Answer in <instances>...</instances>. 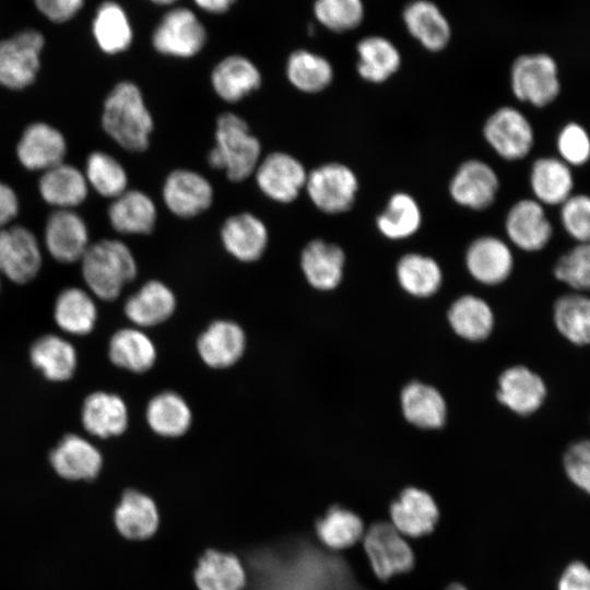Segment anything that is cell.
<instances>
[{
	"label": "cell",
	"mask_w": 590,
	"mask_h": 590,
	"mask_svg": "<svg viewBox=\"0 0 590 590\" xmlns=\"http://www.w3.org/2000/svg\"><path fill=\"white\" fill-rule=\"evenodd\" d=\"M102 127L126 151L138 153L149 148L154 120L135 83L122 81L111 88L104 101Z\"/></svg>",
	"instance_id": "cell-1"
},
{
	"label": "cell",
	"mask_w": 590,
	"mask_h": 590,
	"mask_svg": "<svg viewBox=\"0 0 590 590\" xmlns=\"http://www.w3.org/2000/svg\"><path fill=\"white\" fill-rule=\"evenodd\" d=\"M81 262L82 279L96 298L111 302L138 274V264L130 247L116 238L92 243Z\"/></svg>",
	"instance_id": "cell-2"
},
{
	"label": "cell",
	"mask_w": 590,
	"mask_h": 590,
	"mask_svg": "<svg viewBox=\"0 0 590 590\" xmlns=\"http://www.w3.org/2000/svg\"><path fill=\"white\" fill-rule=\"evenodd\" d=\"M214 146L208 164L224 172L228 180L240 182L253 175L261 160V143L246 120L234 113L220 115L215 122Z\"/></svg>",
	"instance_id": "cell-3"
},
{
	"label": "cell",
	"mask_w": 590,
	"mask_h": 590,
	"mask_svg": "<svg viewBox=\"0 0 590 590\" xmlns=\"http://www.w3.org/2000/svg\"><path fill=\"white\" fill-rule=\"evenodd\" d=\"M510 88L521 103L535 108L551 105L562 90L555 59L543 52L519 56L510 68Z\"/></svg>",
	"instance_id": "cell-4"
},
{
	"label": "cell",
	"mask_w": 590,
	"mask_h": 590,
	"mask_svg": "<svg viewBox=\"0 0 590 590\" xmlns=\"http://www.w3.org/2000/svg\"><path fill=\"white\" fill-rule=\"evenodd\" d=\"M320 212L342 214L355 204L359 190L356 173L340 162L324 163L307 174L304 189Z\"/></svg>",
	"instance_id": "cell-5"
},
{
	"label": "cell",
	"mask_w": 590,
	"mask_h": 590,
	"mask_svg": "<svg viewBox=\"0 0 590 590\" xmlns=\"http://www.w3.org/2000/svg\"><path fill=\"white\" fill-rule=\"evenodd\" d=\"M482 134L492 151L507 162L526 158L535 143V132L530 119L511 105L495 109L486 118Z\"/></svg>",
	"instance_id": "cell-6"
},
{
	"label": "cell",
	"mask_w": 590,
	"mask_h": 590,
	"mask_svg": "<svg viewBox=\"0 0 590 590\" xmlns=\"http://www.w3.org/2000/svg\"><path fill=\"white\" fill-rule=\"evenodd\" d=\"M45 38L36 30H24L0 42V85L23 90L36 80Z\"/></svg>",
	"instance_id": "cell-7"
},
{
	"label": "cell",
	"mask_w": 590,
	"mask_h": 590,
	"mask_svg": "<svg viewBox=\"0 0 590 590\" xmlns=\"http://www.w3.org/2000/svg\"><path fill=\"white\" fill-rule=\"evenodd\" d=\"M363 544L374 574L380 580L408 573L414 554L404 536L390 522H376L364 532Z\"/></svg>",
	"instance_id": "cell-8"
},
{
	"label": "cell",
	"mask_w": 590,
	"mask_h": 590,
	"mask_svg": "<svg viewBox=\"0 0 590 590\" xmlns=\"http://www.w3.org/2000/svg\"><path fill=\"white\" fill-rule=\"evenodd\" d=\"M499 188L500 180L496 169L480 158L463 161L448 184L451 200L471 211L491 208L497 199Z\"/></svg>",
	"instance_id": "cell-9"
},
{
	"label": "cell",
	"mask_w": 590,
	"mask_h": 590,
	"mask_svg": "<svg viewBox=\"0 0 590 590\" xmlns=\"http://www.w3.org/2000/svg\"><path fill=\"white\" fill-rule=\"evenodd\" d=\"M42 264L40 245L33 231L17 224L0 228V276L26 284L37 276Z\"/></svg>",
	"instance_id": "cell-10"
},
{
	"label": "cell",
	"mask_w": 590,
	"mask_h": 590,
	"mask_svg": "<svg viewBox=\"0 0 590 590\" xmlns=\"http://www.w3.org/2000/svg\"><path fill=\"white\" fill-rule=\"evenodd\" d=\"M206 43V31L191 10L175 8L160 21L152 36L157 52L175 58H191Z\"/></svg>",
	"instance_id": "cell-11"
},
{
	"label": "cell",
	"mask_w": 590,
	"mask_h": 590,
	"mask_svg": "<svg viewBox=\"0 0 590 590\" xmlns=\"http://www.w3.org/2000/svg\"><path fill=\"white\" fill-rule=\"evenodd\" d=\"M504 229L510 246L524 252L543 250L554 232L546 208L533 198H523L510 205Z\"/></svg>",
	"instance_id": "cell-12"
},
{
	"label": "cell",
	"mask_w": 590,
	"mask_h": 590,
	"mask_svg": "<svg viewBox=\"0 0 590 590\" xmlns=\"http://www.w3.org/2000/svg\"><path fill=\"white\" fill-rule=\"evenodd\" d=\"M307 170L304 164L286 152H271L258 163L253 175L259 190L270 200L286 204L305 189Z\"/></svg>",
	"instance_id": "cell-13"
},
{
	"label": "cell",
	"mask_w": 590,
	"mask_h": 590,
	"mask_svg": "<svg viewBox=\"0 0 590 590\" xmlns=\"http://www.w3.org/2000/svg\"><path fill=\"white\" fill-rule=\"evenodd\" d=\"M464 266L470 276L477 283L486 286L499 285L514 271V249L499 236L481 235L468 245Z\"/></svg>",
	"instance_id": "cell-14"
},
{
	"label": "cell",
	"mask_w": 590,
	"mask_h": 590,
	"mask_svg": "<svg viewBox=\"0 0 590 590\" xmlns=\"http://www.w3.org/2000/svg\"><path fill=\"white\" fill-rule=\"evenodd\" d=\"M167 210L180 219H192L205 212L213 203L214 189L202 174L187 168L170 172L162 187Z\"/></svg>",
	"instance_id": "cell-15"
},
{
	"label": "cell",
	"mask_w": 590,
	"mask_h": 590,
	"mask_svg": "<svg viewBox=\"0 0 590 590\" xmlns=\"http://www.w3.org/2000/svg\"><path fill=\"white\" fill-rule=\"evenodd\" d=\"M111 520L116 532L130 542L151 540L161 527L155 500L137 488H127L121 493L113 508Z\"/></svg>",
	"instance_id": "cell-16"
},
{
	"label": "cell",
	"mask_w": 590,
	"mask_h": 590,
	"mask_svg": "<svg viewBox=\"0 0 590 590\" xmlns=\"http://www.w3.org/2000/svg\"><path fill=\"white\" fill-rule=\"evenodd\" d=\"M44 245L60 263L80 261L91 245L86 222L74 210L56 209L45 223Z\"/></svg>",
	"instance_id": "cell-17"
},
{
	"label": "cell",
	"mask_w": 590,
	"mask_h": 590,
	"mask_svg": "<svg viewBox=\"0 0 590 590\" xmlns=\"http://www.w3.org/2000/svg\"><path fill=\"white\" fill-rule=\"evenodd\" d=\"M49 463L60 479L88 483L99 476L104 459L90 440L76 434H67L51 449Z\"/></svg>",
	"instance_id": "cell-18"
},
{
	"label": "cell",
	"mask_w": 590,
	"mask_h": 590,
	"mask_svg": "<svg viewBox=\"0 0 590 590\" xmlns=\"http://www.w3.org/2000/svg\"><path fill=\"white\" fill-rule=\"evenodd\" d=\"M547 387L544 379L524 365L504 369L497 379L498 402L520 416L535 413L544 403Z\"/></svg>",
	"instance_id": "cell-19"
},
{
	"label": "cell",
	"mask_w": 590,
	"mask_h": 590,
	"mask_svg": "<svg viewBox=\"0 0 590 590\" xmlns=\"http://www.w3.org/2000/svg\"><path fill=\"white\" fill-rule=\"evenodd\" d=\"M68 144L63 133L56 127L36 121L22 132L16 144L20 164L31 172H45L64 162Z\"/></svg>",
	"instance_id": "cell-20"
},
{
	"label": "cell",
	"mask_w": 590,
	"mask_h": 590,
	"mask_svg": "<svg viewBox=\"0 0 590 590\" xmlns=\"http://www.w3.org/2000/svg\"><path fill=\"white\" fill-rule=\"evenodd\" d=\"M220 237L224 249L236 260L253 262L262 257L268 247L269 231L256 214L240 212L223 222Z\"/></svg>",
	"instance_id": "cell-21"
},
{
	"label": "cell",
	"mask_w": 590,
	"mask_h": 590,
	"mask_svg": "<svg viewBox=\"0 0 590 590\" xmlns=\"http://www.w3.org/2000/svg\"><path fill=\"white\" fill-rule=\"evenodd\" d=\"M390 523L403 536L420 538L434 530L439 510L429 493L409 486L390 505Z\"/></svg>",
	"instance_id": "cell-22"
},
{
	"label": "cell",
	"mask_w": 590,
	"mask_h": 590,
	"mask_svg": "<svg viewBox=\"0 0 590 590\" xmlns=\"http://www.w3.org/2000/svg\"><path fill=\"white\" fill-rule=\"evenodd\" d=\"M346 256L341 246L321 238L308 241L300 252V269L308 284L332 291L343 280Z\"/></svg>",
	"instance_id": "cell-23"
},
{
	"label": "cell",
	"mask_w": 590,
	"mask_h": 590,
	"mask_svg": "<svg viewBox=\"0 0 590 590\" xmlns=\"http://www.w3.org/2000/svg\"><path fill=\"white\" fill-rule=\"evenodd\" d=\"M574 168L557 156H540L529 173L532 197L543 206H559L574 193Z\"/></svg>",
	"instance_id": "cell-24"
},
{
	"label": "cell",
	"mask_w": 590,
	"mask_h": 590,
	"mask_svg": "<svg viewBox=\"0 0 590 590\" xmlns=\"http://www.w3.org/2000/svg\"><path fill=\"white\" fill-rule=\"evenodd\" d=\"M404 420L421 429H439L447 421V402L433 385L412 380L400 392Z\"/></svg>",
	"instance_id": "cell-25"
},
{
	"label": "cell",
	"mask_w": 590,
	"mask_h": 590,
	"mask_svg": "<svg viewBox=\"0 0 590 590\" xmlns=\"http://www.w3.org/2000/svg\"><path fill=\"white\" fill-rule=\"evenodd\" d=\"M81 421L85 430L95 437H117L128 427V408L123 399L116 393L94 391L83 401Z\"/></svg>",
	"instance_id": "cell-26"
},
{
	"label": "cell",
	"mask_w": 590,
	"mask_h": 590,
	"mask_svg": "<svg viewBox=\"0 0 590 590\" xmlns=\"http://www.w3.org/2000/svg\"><path fill=\"white\" fill-rule=\"evenodd\" d=\"M210 81L214 93L222 101L234 104L259 90L262 75L247 57L231 55L214 66Z\"/></svg>",
	"instance_id": "cell-27"
},
{
	"label": "cell",
	"mask_w": 590,
	"mask_h": 590,
	"mask_svg": "<svg viewBox=\"0 0 590 590\" xmlns=\"http://www.w3.org/2000/svg\"><path fill=\"white\" fill-rule=\"evenodd\" d=\"M110 226L123 235L151 234L157 221V208L142 190L127 189L111 199L107 210Z\"/></svg>",
	"instance_id": "cell-28"
},
{
	"label": "cell",
	"mask_w": 590,
	"mask_h": 590,
	"mask_svg": "<svg viewBox=\"0 0 590 590\" xmlns=\"http://www.w3.org/2000/svg\"><path fill=\"white\" fill-rule=\"evenodd\" d=\"M193 581L197 590H245L247 573L235 554L209 548L198 558Z\"/></svg>",
	"instance_id": "cell-29"
},
{
	"label": "cell",
	"mask_w": 590,
	"mask_h": 590,
	"mask_svg": "<svg viewBox=\"0 0 590 590\" xmlns=\"http://www.w3.org/2000/svg\"><path fill=\"white\" fill-rule=\"evenodd\" d=\"M88 188L84 173L66 162L43 172L38 180L42 199L56 209L79 206L86 200Z\"/></svg>",
	"instance_id": "cell-30"
},
{
	"label": "cell",
	"mask_w": 590,
	"mask_h": 590,
	"mask_svg": "<svg viewBox=\"0 0 590 590\" xmlns=\"http://www.w3.org/2000/svg\"><path fill=\"white\" fill-rule=\"evenodd\" d=\"M246 338L243 329L229 320H216L201 333L197 349L202 361L212 368L234 365L243 355Z\"/></svg>",
	"instance_id": "cell-31"
},
{
	"label": "cell",
	"mask_w": 590,
	"mask_h": 590,
	"mask_svg": "<svg viewBox=\"0 0 590 590\" xmlns=\"http://www.w3.org/2000/svg\"><path fill=\"white\" fill-rule=\"evenodd\" d=\"M176 308L173 291L163 282L150 280L132 295L123 305L127 318L138 327L157 326L167 320Z\"/></svg>",
	"instance_id": "cell-32"
},
{
	"label": "cell",
	"mask_w": 590,
	"mask_h": 590,
	"mask_svg": "<svg viewBox=\"0 0 590 590\" xmlns=\"http://www.w3.org/2000/svg\"><path fill=\"white\" fill-rule=\"evenodd\" d=\"M30 361L47 380L62 382L74 375L78 354L75 347L67 339L47 333L32 343Z\"/></svg>",
	"instance_id": "cell-33"
},
{
	"label": "cell",
	"mask_w": 590,
	"mask_h": 590,
	"mask_svg": "<svg viewBox=\"0 0 590 590\" xmlns=\"http://www.w3.org/2000/svg\"><path fill=\"white\" fill-rule=\"evenodd\" d=\"M394 271L399 286L414 298L432 297L442 286V268L434 257L426 253L411 251L402 255Z\"/></svg>",
	"instance_id": "cell-34"
},
{
	"label": "cell",
	"mask_w": 590,
	"mask_h": 590,
	"mask_svg": "<svg viewBox=\"0 0 590 590\" xmlns=\"http://www.w3.org/2000/svg\"><path fill=\"white\" fill-rule=\"evenodd\" d=\"M423 212L416 198L406 191H396L377 214L375 225L386 239L401 241L413 237L422 227Z\"/></svg>",
	"instance_id": "cell-35"
},
{
	"label": "cell",
	"mask_w": 590,
	"mask_h": 590,
	"mask_svg": "<svg viewBox=\"0 0 590 590\" xmlns=\"http://www.w3.org/2000/svg\"><path fill=\"white\" fill-rule=\"evenodd\" d=\"M451 330L461 339L480 342L487 339L495 324L491 305L474 294H463L456 298L447 311Z\"/></svg>",
	"instance_id": "cell-36"
},
{
	"label": "cell",
	"mask_w": 590,
	"mask_h": 590,
	"mask_svg": "<svg viewBox=\"0 0 590 590\" xmlns=\"http://www.w3.org/2000/svg\"><path fill=\"white\" fill-rule=\"evenodd\" d=\"M409 33L427 50H442L451 37L448 20L439 8L428 0H415L403 11Z\"/></svg>",
	"instance_id": "cell-37"
},
{
	"label": "cell",
	"mask_w": 590,
	"mask_h": 590,
	"mask_svg": "<svg viewBox=\"0 0 590 590\" xmlns=\"http://www.w3.org/2000/svg\"><path fill=\"white\" fill-rule=\"evenodd\" d=\"M97 306L94 296L78 286L63 288L54 304V320L66 333L86 335L91 333L97 321Z\"/></svg>",
	"instance_id": "cell-38"
},
{
	"label": "cell",
	"mask_w": 590,
	"mask_h": 590,
	"mask_svg": "<svg viewBox=\"0 0 590 590\" xmlns=\"http://www.w3.org/2000/svg\"><path fill=\"white\" fill-rule=\"evenodd\" d=\"M356 71L366 82L381 84L394 75L401 67V54L397 46L382 36H367L357 46Z\"/></svg>",
	"instance_id": "cell-39"
},
{
	"label": "cell",
	"mask_w": 590,
	"mask_h": 590,
	"mask_svg": "<svg viewBox=\"0 0 590 590\" xmlns=\"http://www.w3.org/2000/svg\"><path fill=\"white\" fill-rule=\"evenodd\" d=\"M110 362L132 373H144L152 368L156 359L153 341L138 328L117 330L108 343Z\"/></svg>",
	"instance_id": "cell-40"
},
{
	"label": "cell",
	"mask_w": 590,
	"mask_h": 590,
	"mask_svg": "<svg viewBox=\"0 0 590 590\" xmlns=\"http://www.w3.org/2000/svg\"><path fill=\"white\" fill-rule=\"evenodd\" d=\"M145 418L151 429L157 435L179 437L189 429L192 414L182 397L165 391L149 401Z\"/></svg>",
	"instance_id": "cell-41"
},
{
	"label": "cell",
	"mask_w": 590,
	"mask_h": 590,
	"mask_svg": "<svg viewBox=\"0 0 590 590\" xmlns=\"http://www.w3.org/2000/svg\"><path fill=\"white\" fill-rule=\"evenodd\" d=\"M92 31L97 46L107 55H117L127 50L133 39L132 27L126 11L113 1L104 2L98 7Z\"/></svg>",
	"instance_id": "cell-42"
},
{
	"label": "cell",
	"mask_w": 590,
	"mask_h": 590,
	"mask_svg": "<svg viewBox=\"0 0 590 590\" xmlns=\"http://www.w3.org/2000/svg\"><path fill=\"white\" fill-rule=\"evenodd\" d=\"M553 321L559 334L571 344L585 346L590 341V300L579 292L559 296L553 306Z\"/></svg>",
	"instance_id": "cell-43"
},
{
	"label": "cell",
	"mask_w": 590,
	"mask_h": 590,
	"mask_svg": "<svg viewBox=\"0 0 590 590\" xmlns=\"http://www.w3.org/2000/svg\"><path fill=\"white\" fill-rule=\"evenodd\" d=\"M286 78L298 91L307 94L320 93L333 80V68L324 57L305 50L293 51L286 61Z\"/></svg>",
	"instance_id": "cell-44"
},
{
	"label": "cell",
	"mask_w": 590,
	"mask_h": 590,
	"mask_svg": "<svg viewBox=\"0 0 590 590\" xmlns=\"http://www.w3.org/2000/svg\"><path fill=\"white\" fill-rule=\"evenodd\" d=\"M319 541L332 551L349 548L363 539V520L353 511L333 506L315 524Z\"/></svg>",
	"instance_id": "cell-45"
},
{
	"label": "cell",
	"mask_w": 590,
	"mask_h": 590,
	"mask_svg": "<svg viewBox=\"0 0 590 590\" xmlns=\"http://www.w3.org/2000/svg\"><path fill=\"white\" fill-rule=\"evenodd\" d=\"M83 173L88 187L104 198L114 199L128 189L129 179L126 168L107 152H91Z\"/></svg>",
	"instance_id": "cell-46"
},
{
	"label": "cell",
	"mask_w": 590,
	"mask_h": 590,
	"mask_svg": "<svg viewBox=\"0 0 590 590\" xmlns=\"http://www.w3.org/2000/svg\"><path fill=\"white\" fill-rule=\"evenodd\" d=\"M553 275L573 292L587 291L590 286L589 244H576L563 253L553 267Z\"/></svg>",
	"instance_id": "cell-47"
},
{
	"label": "cell",
	"mask_w": 590,
	"mask_h": 590,
	"mask_svg": "<svg viewBox=\"0 0 590 590\" xmlns=\"http://www.w3.org/2000/svg\"><path fill=\"white\" fill-rule=\"evenodd\" d=\"M362 0H316V19L332 32H347L357 27L364 19Z\"/></svg>",
	"instance_id": "cell-48"
},
{
	"label": "cell",
	"mask_w": 590,
	"mask_h": 590,
	"mask_svg": "<svg viewBox=\"0 0 590 590\" xmlns=\"http://www.w3.org/2000/svg\"><path fill=\"white\" fill-rule=\"evenodd\" d=\"M557 157L571 168L586 165L590 158V137L577 121H568L556 135Z\"/></svg>",
	"instance_id": "cell-49"
},
{
	"label": "cell",
	"mask_w": 590,
	"mask_h": 590,
	"mask_svg": "<svg viewBox=\"0 0 590 590\" xmlns=\"http://www.w3.org/2000/svg\"><path fill=\"white\" fill-rule=\"evenodd\" d=\"M559 222L565 233L576 244H589L590 198L585 193H573L559 206Z\"/></svg>",
	"instance_id": "cell-50"
},
{
	"label": "cell",
	"mask_w": 590,
	"mask_h": 590,
	"mask_svg": "<svg viewBox=\"0 0 590 590\" xmlns=\"http://www.w3.org/2000/svg\"><path fill=\"white\" fill-rule=\"evenodd\" d=\"M564 470L570 482L578 488L590 491V442L581 439L571 444L563 458Z\"/></svg>",
	"instance_id": "cell-51"
},
{
	"label": "cell",
	"mask_w": 590,
	"mask_h": 590,
	"mask_svg": "<svg viewBox=\"0 0 590 590\" xmlns=\"http://www.w3.org/2000/svg\"><path fill=\"white\" fill-rule=\"evenodd\" d=\"M34 3L45 17L62 23L72 19L81 10L84 0H34Z\"/></svg>",
	"instance_id": "cell-52"
},
{
	"label": "cell",
	"mask_w": 590,
	"mask_h": 590,
	"mask_svg": "<svg viewBox=\"0 0 590 590\" xmlns=\"http://www.w3.org/2000/svg\"><path fill=\"white\" fill-rule=\"evenodd\" d=\"M558 590H590V573L581 562L569 564L564 570Z\"/></svg>",
	"instance_id": "cell-53"
},
{
	"label": "cell",
	"mask_w": 590,
	"mask_h": 590,
	"mask_svg": "<svg viewBox=\"0 0 590 590\" xmlns=\"http://www.w3.org/2000/svg\"><path fill=\"white\" fill-rule=\"evenodd\" d=\"M20 211V200L15 190L0 180V228L10 225Z\"/></svg>",
	"instance_id": "cell-54"
},
{
	"label": "cell",
	"mask_w": 590,
	"mask_h": 590,
	"mask_svg": "<svg viewBox=\"0 0 590 590\" xmlns=\"http://www.w3.org/2000/svg\"><path fill=\"white\" fill-rule=\"evenodd\" d=\"M194 3L202 10L209 13H224L235 2V0H193Z\"/></svg>",
	"instance_id": "cell-55"
},
{
	"label": "cell",
	"mask_w": 590,
	"mask_h": 590,
	"mask_svg": "<svg viewBox=\"0 0 590 590\" xmlns=\"http://www.w3.org/2000/svg\"><path fill=\"white\" fill-rule=\"evenodd\" d=\"M445 590H468L464 586L458 582L449 585Z\"/></svg>",
	"instance_id": "cell-56"
},
{
	"label": "cell",
	"mask_w": 590,
	"mask_h": 590,
	"mask_svg": "<svg viewBox=\"0 0 590 590\" xmlns=\"http://www.w3.org/2000/svg\"><path fill=\"white\" fill-rule=\"evenodd\" d=\"M151 1L160 5H166V4H172L176 2L177 0H151Z\"/></svg>",
	"instance_id": "cell-57"
},
{
	"label": "cell",
	"mask_w": 590,
	"mask_h": 590,
	"mask_svg": "<svg viewBox=\"0 0 590 590\" xmlns=\"http://www.w3.org/2000/svg\"><path fill=\"white\" fill-rule=\"evenodd\" d=\"M0 291H1V276H0Z\"/></svg>",
	"instance_id": "cell-58"
}]
</instances>
